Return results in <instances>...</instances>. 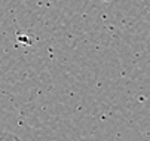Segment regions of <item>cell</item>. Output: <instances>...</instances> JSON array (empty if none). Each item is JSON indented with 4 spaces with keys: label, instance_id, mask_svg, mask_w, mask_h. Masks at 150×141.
I'll list each match as a JSON object with an SVG mask.
<instances>
[{
    "label": "cell",
    "instance_id": "cell-1",
    "mask_svg": "<svg viewBox=\"0 0 150 141\" xmlns=\"http://www.w3.org/2000/svg\"><path fill=\"white\" fill-rule=\"evenodd\" d=\"M0 141H19V140L12 134H6V132L0 131Z\"/></svg>",
    "mask_w": 150,
    "mask_h": 141
}]
</instances>
